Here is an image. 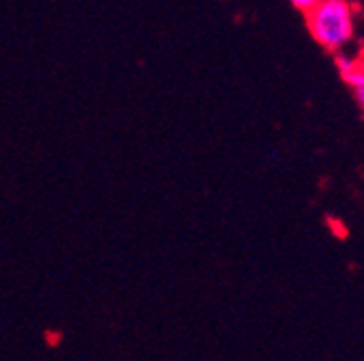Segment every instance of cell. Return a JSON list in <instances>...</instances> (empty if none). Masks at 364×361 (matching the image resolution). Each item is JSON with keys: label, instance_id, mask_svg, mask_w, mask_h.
<instances>
[{"label": "cell", "instance_id": "2", "mask_svg": "<svg viewBox=\"0 0 364 361\" xmlns=\"http://www.w3.org/2000/svg\"><path fill=\"white\" fill-rule=\"evenodd\" d=\"M316 3H318V0H291V5H293L297 11H301V13H308Z\"/></svg>", "mask_w": 364, "mask_h": 361}, {"label": "cell", "instance_id": "3", "mask_svg": "<svg viewBox=\"0 0 364 361\" xmlns=\"http://www.w3.org/2000/svg\"><path fill=\"white\" fill-rule=\"evenodd\" d=\"M353 98H355V104H358V109H360V113L364 117V87L353 89Z\"/></svg>", "mask_w": 364, "mask_h": 361}, {"label": "cell", "instance_id": "1", "mask_svg": "<svg viewBox=\"0 0 364 361\" xmlns=\"http://www.w3.org/2000/svg\"><path fill=\"white\" fill-rule=\"evenodd\" d=\"M306 24L318 46L338 55L355 35V9L349 0H318L306 13Z\"/></svg>", "mask_w": 364, "mask_h": 361}]
</instances>
